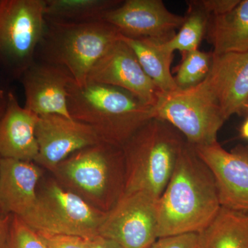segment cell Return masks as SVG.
<instances>
[{"label":"cell","mask_w":248,"mask_h":248,"mask_svg":"<svg viewBox=\"0 0 248 248\" xmlns=\"http://www.w3.org/2000/svg\"><path fill=\"white\" fill-rule=\"evenodd\" d=\"M221 208L213 174L195 147L186 142L158 200V239L199 234Z\"/></svg>","instance_id":"obj_1"},{"label":"cell","mask_w":248,"mask_h":248,"mask_svg":"<svg viewBox=\"0 0 248 248\" xmlns=\"http://www.w3.org/2000/svg\"><path fill=\"white\" fill-rule=\"evenodd\" d=\"M68 109L72 119L91 127L101 141L120 147L153 118V107L132 93L96 83L73 81Z\"/></svg>","instance_id":"obj_2"},{"label":"cell","mask_w":248,"mask_h":248,"mask_svg":"<svg viewBox=\"0 0 248 248\" xmlns=\"http://www.w3.org/2000/svg\"><path fill=\"white\" fill-rule=\"evenodd\" d=\"M51 172L62 187L93 208L108 213L125 190L123 148L99 142L70 155Z\"/></svg>","instance_id":"obj_3"},{"label":"cell","mask_w":248,"mask_h":248,"mask_svg":"<svg viewBox=\"0 0 248 248\" xmlns=\"http://www.w3.org/2000/svg\"><path fill=\"white\" fill-rule=\"evenodd\" d=\"M186 142L182 134L167 122L156 118L146 122L122 146L124 193L144 192L159 200Z\"/></svg>","instance_id":"obj_4"},{"label":"cell","mask_w":248,"mask_h":248,"mask_svg":"<svg viewBox=\"0 0 248 248\" xmlns=\"http://www.w3.org/2000/svg\"><path fill=\"white\" fill-rule=\"evenodd\" d=\"M121 38L118 31L104 21L63 24L46 20L35 60L63 67L81 86L98 60Z\"/></svg>","instance_id":"obj_5"},{"label":"cell","mask_w":248,"mask_h":248,"mask_svg":"<svg viewBox=\"0 0 248 248\" xmlns=\"http://www.w3.org/2000/svg\"><path fill=\"white\" fill-rule=\"evenodd\" d=\"M107 215L53 179L37 190L33 206L19 218L39 233L93 239Z\"/></svg>","instance_id":"obj_6"},{"label":"cell","mask_w":248,"mask_h":248,"mask_svg":"<svg viewBox=\"0 0 248 248\" xmlns=\"http://www.w3.org/2000/svg\"><path fill=\"white\" fill-rule=\"evenodd\" d=\"M46 24L45 0H0V70L11 81L35 61Z\"/></svg>","instance_id":"obj_7"},{"label":"cell","mask_w":248,"mask_h":248,"mask_svg":"<svg viewBox=\"0 0 248 248\" xmlns=\"http://www.w3.org/2000/svg\"><path fill=\"white\" fill-rule=\"evenodd\" d=\"M153 118L172 125L194 146L217 141V134L226 121L200 84L190 89L160 92Z\"/></svg>","instance_id":"obj_8"},{"label":"cell","mask_w":248,"mask_h":248,"mask_svg":"<svg viewBox=\"0 0 248 248\" xmlns=\"http://www.w3.org/2000/svg\"><path fill=\"white\" fill-rule=\"evenodd\" d=\"M158 200L144 192L124 193L107 213L98 236L121 248H148L158 239Z\"/></svg>","instance_id":"obj_9"},{"label":"cell","mask_w":248,"mask_h":248,"mask_svg":"<svg viewBox=\"0 0 248 248\" xmlns=\"http://www.w3.org/2000/svg\"><path fill=\"white\" fill-rule=\"evenodd\" d=\"M184 17L172 14L161 0H126L107 13L104 22L131 39L169 42L180 29Z\"/></svg>","instance_id":"obj_10"},{"label":"cell","mask_w":248,"mask_h":248,"mask_svg":"<svg viewBox=\"0 0 248 248\" xmlns=\"http://www.w3.org/2000/svg\"><path fill=\"white\" fill-rule=\"evenodd\" d=\"M194 147L213 174L221 206L248 213V146L238 145L231 151L218 141Z\"/></svg>","instance_id":"obj_11"},{"label":"cell","mask_w":248,"mask_h":248,"mask_svg":"<svg viewBox=\"0 0 248 248\" xmlns=\"http://www.w3.org/2000/svg\"><path fill=\"white\" fill-rule=\"evenodd\" d=\"M200 85L226 120L248 114V52L213 53L210 73Z\"/></svg>","instance_id":"obj_12"},{"label":"cell","mask_w":248,"mask_h":248,"mask_svg":"<svg viewBox=\"0 0 248 248\" xmlns=\"http://www.w3.org/2000/svg\"><path fill=\"white\" fill-rule=\"evenodd\" d=\"M86 83L120 88L153 107L160 93L143 71L133 50L122 38L98 60L90 72Z\"/></svg>","instance_id":"obj_13"},{"label":"cell","mask_w":248,"mask_h":248,"mask_svg":"<svg viewBox=\"0 0 248 248\" xmlns=\"http://www.w3.org/2000/svg\"><path fill=\"white\" fill-rule=\"evenodd\" d=\"M35 135V163L50 172L70 155L102 141L91 127L59 115L39 116Z\"/></svg>","instance_id":"obj_14"},{"label":"cell","mask_w":248,"mask_h":248,"mask_svg":"<svg viewBox=\"0 0 248 248\" xmlns=\"http://www.w3.org/2000/svg\"><path fill=\"white\" fill-rule=\"evenodd\" d=\"M19 81L25 94L24 108L38 116L59 115L71 118L68 88L75 80L64 68L35 60Z\"/></svg>","instance_id":"obj_15"},{"label":"cell","mask_w":248,"mask_h":248,"mask_svg":"<svg viewBox=\"0 0 248 248\" xmlns=\"http://www.w3.org/2000/svg\"><path fill=\"white\" fill-rule=\"evenodd\" d=\"M42 169L35 162L0 159V210L20 217L35 203Z\"/></svg>","instance_id":"obj_16"},{"label":"cell","mask_w":248,"mask_h":248,"mask_svg":"<svg viewBox=\"0 0 248 248\" xmlns=\"http://www.w3.org/2000/svg\"><path fill=\"white\" fill-rule=\"evenodd\" d=\"M39 116L22 107L12 91L0 120V157L35 162L38 156L35 130Z\"/></svg>","instance_id":"obj_17"},{"label":"cell","mask_w":248,"mask_h":248,"mask_svg":"<svg viewBox=\"0 0 248 248\" xmlns=\"http://www.w3.org/2000/svg\"><path fill=\"white\" fill-rule=\"evenodd\" d=\"M215 55L248 52V0L221 16H210L206 32Z\"/></svg>","instance_id":"obj_18"},{"label":"cell","mask_w":248,"mask_h":248,"mask_svg":"<svg viewBox=\"0 0 248 248\" xmlns=\"http://www.w3.org/2000/svg\"><path fill=\"white\" fill-rule=\"evenodd\" d=\"M198 242L199 248H248V213L221 207Z\"/></svg>","instance_id":"obj_19"},{"label":"cell","mask_w":248,"mask_h":248,"mask_svg":"<svg viewBox=\"0 0 248 248\" xmlns=\"http://www.w3.org/2000/svg\"><path fill=\"white\" fill-rule=\"evenodd\" d=\"M122 39L133 50L143 71L160 92L170 93L178 89L171 73L173 53L164 48V42L122 35Z\"/></svg>","instance_id":"obj_20"},{"label":"cell","mask_w":248,"mask_h":248,"mask_svg":"<svg viewBox=\"0 0 248 248\" xmlns=\"http://www.w3.org/2000/svg\"><path fill=\"white\" fill-rule=\"evenodd\" d=\"M121 0H45V18L48 22L84 24L102 22Z\"/></svg>","instance_id":"obj_21"},{"label":"cell","mask_w":248,"mask_h":248,"mask_svg":"<svg viewBox=\"0 0 248 248\" xmlns=\"http://www.w3.org/2000/svg\"><path fill=\"white\" fill-rule=\"evenodd\" d=\"M188 5V11L179 31L169 42L162 44L164 48L170 53L179 50L185 53L198 50L204 36L206 35L210 15L193 1H189Z\"/></svg>","instance_id":"obj_22"},{"label":"cell","mask_w":248,"mask_h":248,"mask_svg":"<svg viewBox=\"0 0 248 248\" xmlns=\"http://www.w3.org/2000/svg\"><path fill=\"white\" fill-rule=\"evenodd\" d=\"M185 57L174 77L178 89L196 87L208 76L213 63V53L196 50L185 53Z\"/></svg>","instance_id":"obj_23"},{"label":"cell","mask_w":248,"mask_h":248,"mask_svg":"<svg viewBox=\"0 0 248 248\" xmlns=\"http://www.w3.org/2000/svg\"><path fill=\"white\" fill-rule=\"evenodd\" d=\"M6 248H47V246L40 233L26 224L19 217L11 215Z\"/></svg>","instance_id":"obj_24"},{"label":"cell","mask_w":248,"mask_h":248,"mask_svg":"<svg viewBox=\"0 0 248 248\" xmlns=\"http://www.w3.org/2000/svg\"><path fill=\"white\" fill-rule=\"evenodd\" d=\"M47 248H92V240L76 236L42 234Z\"/></svg>","instance_id":"obj_25"},{"label":"cell","mask_w":248,"mask_h":248,"mask_svg":"<svg viewBox=\"0 0 248 248\" xmlns=\"http://www.w3.org/2000/svg\"><path fill=\"white\" fill-rule=\"evenodd\" d=\"M148 248H199L198 234L191 233L159 238Z\"/></svg>","instance_id":"obj_26"},{"label":"cell","mask_w":248,"mask_h":248,"mask_svg":"<svg viewBox=\"0 0 248 248\" xmlns=\"http://www.w3.org/2000/svg\"><path fill=\"white\" fill-rule=\"evenodd\" d=\"M239 1L240 0H201L193 2L210 16H217L230 12Z\"/></svg>","instance_id":"obj_27"},{"label":"cell","mask_w":248,"mask_h":248,"mask_svg":"<svg viewBox=\"0 0 248 248\" xmlns=\"http://www.w3.org/2000/svg\"><path fill=\"white\" fill-rule=\"evenodd\" d=\"M12 81L0 70V120L4 115L9 102L10 85Z\"/></svg>","instance_id":"obj_28"},{"label":"cell","mask_w":248,"mask_h":248,"mask_svg":"<svg viewBox=\"0 0 248 248\" xmlns=\"http://www.w3.org/2000/svg\"><path fill=\"white\" fill-rule=\"evenodd\" d=\"M11 215H6L0 210V248L7 247Z\"/></svg>","instance_id":"obj_29"},{"label":"cell","mask_w":248,"mask_h":248,"mask_svg":"<svg viewBox=\"0 0 248 248\" xmlns=\"http://www.w3.org/2000/svg\"><path fill=\"white\" fill-rule=\"evenodd\" d=\"M92 248H121L113 241L97 236L92 240Z\"/></svg>","instance_id":"obj_30"},{"label":"cell","mask_w":248,"mask_h":248,"mask_svg":"<svg viewBox=\"0 0 248 248\" xmlns=\"http://www.w3.org/2000/svg\"><path fill=\"white\" fill-rule=\"evenodd\" d=\"M240 135L241 138L248 140V117L240 128Z\"/></svg>","instance_id":"obj_31"},{"label":"cell","mask_w":248,"mask_h":248,"mask_svg":"<svg viewBox=\"0 0 248 248\" xmlns=\"http://www.w3.org/2000/svg\"><path fill=\"white\" fill-rule=\"evenodd\" d=\"M0 159H1V157H0Z\"/></svg>","instance_id":"obj_32"},{"label":"cell","mask_w":248,"mask_h":248,"mask_svg":"<svg viewBox=\"0 0 248 248\" xmlns=\"http://www.w3.org/2000/svg\"></svg>","instance_id":"obj_33"}]
</instances>
